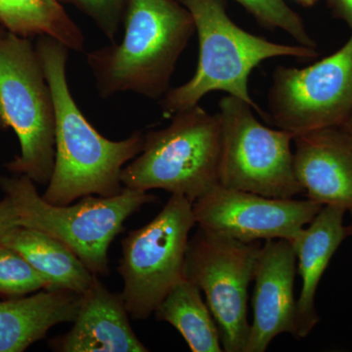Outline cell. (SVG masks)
<instances>
[{"label": "cell", "instance_id": "15", "mask_svg": "<svg viewBox=\"0 0 352 352\" xmlns=\"http://www.w3.org/2000/svg\"><path fill=\"white\" fill-rule=\"evenodd\" d=\"M344 208L323 206L320 212L291 241L296 256V274L302 278L296 300V339L307 338L320 321L315 296L324 273L340 245L352 235L344 224Z\"/></svg>", "mask_w": 352, "mask_h": 352}, {"label": "cell", "instance_id": "28", "mask_svg": "<svg viewBox=\"0 0 352 352\" xmlns=\"http://www.w3.org/2000/svg\"><path fill=\"white\" fill-rule=\"evenodd\" d=\"M349 212H351V219H352V210H349ZM351 227H352V222H351Z\"/></svg>", "mask_w": 352, "mask_h": 352}, {"label": "cell", "instance_id": "3", "mask_svg": "<svg viewBox=\"0 0 352 352\" xmlns=\"http://www.w3.org/2000/svg\"><path fill=\"white\" fill-rule=\"evenodd\" d=\"M193 17L199 38V61L188 82L170 88L160 106L163 115L175 113L199 105L212 91H223L249 104L264 119L263 112L252 98L249 78L261 62L276 57L314 59L317 50L272 43L254 36L235 24L226 12L224 0H178Z\"/></svg>", "mask_w": 352, "mask_h": 352}, {"label": "cell", "instance_id": "6", "mask_svg": "<svg viewBox=\"0 0 352 352\" xmlns=\"http://www.w3.org/2000/svg\"><path fill=\"white\" fill-rule=\"evenodd\" d=\"M56 113L52 91L36 45L0 32V127L11 129L20 154L6 164L15 175L47 186L55 164Z\"/></svg>", "mask_w": 352, "mask_h": 352}, {"label": "cell", "instance_id": "20", "mask_svg": "<svg viewBox=\"0 0 352 352\" xmlns=\"http://www.w3.org/2000/svg\"><path fill=\"white\" fill-rule=\"evenodd\" d=\"M251 14L264 29L281 30L300 45L317 50V44L307 32L300 14L285 0H234Z\"/></svg>", "mask_w": 352, "mask_h": 352}, {"label": "cell", "instance_id": "9", "mask_svg": "<svg viewBox=\"0 0 352 352\" xmlns=\"http://www.w3.org/2000/svg\"><path fill=\"white\" fill-rule=\"evenodd\" d=\"M261 249L259 242H241L201 227L189 238L183 276L205 294L223 351H245L249 288Z\"/></svg>", "mask_w": 352, "mask_h": 352}, {"label": "cell", "instance_id": "10", "mask_svg": "<svg viewBox=\"0 0 352 352\" xmlns=\"http://www.w3.org/2000/svg\"><path fill=\"white\" fill-rule=\"evenodd\" d=\"M268 122L294 136L342 126L352 113V36L307 68L279 66L268 92Z\"/></svg>", "mask_w": 352, "mask_h": 352}, {"label": "cell", "instance_id": "23", "mask_svg": "<svg viewBox=\"0 0 352 352\" xmlns=\"http://www.w3.org/2000/svg\"><path fill=\"white\" fill-rule=\"evenodd\" d=\"M16 226H21L19 214L12 201L4 196L0 201V237Z\"/></svg>", "mask_w": 352, "mask_h": 352}, {"label": "cell", "instance_id": "11", "mask_svg": "<svg viewBox=\"0 0 352 352\" xmlns=\"http://www.w3.org/2000/svg\"><path fill=\"white\" fill-rule=\"evenodd\" d=\"M322 208L310 199L270 198L221 185L193 203L199 227L245 243L277 239L291 242Z\"/></svg>", "mask_w": 352, "mask_h": 352}, {"label": "cell", "instance_id": "16", "mask_svg": "<svg viewBox=\"0 0 352 352\" xmlns=\"http://www.w3.org/2000/svg\"><path fill=\"white\" fill-rule=\"evenodd\" d=\"M80 296L64 289H41L0 302V352H23L50 329L75 321Z\"/></svg>", "mask_w": 352, "mask_h": 352}, {"label": "cell", "instance_id": "26", "mask_svg": "<svg viewBox=\"0 0 352 352\" xmlns=\"http://www.w3.org/2000/svg\"><path fill=\"white\" fill-rule=\"evenodd\" d=\"M303 7H312L318 2V0H295Z\"/></svg>", "mask_w": 352, "mask_h": 352}, {"label": "cell", "instance_id": "19", "mask_svg": "<svg viewBox=\"0 0 352 352\" xmlns=\"http://www.w3.org/2000/svg\"><path fill=\"white\" fill-rule=\"evenodd\" d=\"M179 332L193 352L223 351L219 329L201 289L184 276L173 286L154 312Z\"/></svg>", "mask_w": 352, "mask_h": 352}, {"label": "cell", "instance_id": "8", "mask_svg": "<svg viewBox=\"0 0 352 352\" xmlns=\"http://www.w3.org/2000/svg\"><path fill=\"white\" fill-rule=\"evenodd\" d=\"M196 224L193 203L171 195L154 219L122 240L120 295L132 318H149L183 278L189 234Z\"/></svg>", "mask_w": 352, "mask_h": 352}, {"label": "cell", "instance_id": "2", "mask_svg": "<svg viewBox=\"0 0 352 352\" xmlns=\"http://www.w3.org/2000/svg\"><path fill=\"white\" fill-rule=\"evenodd\" d=\"M124 34L90 51L87 62L102 98L132 92L156 100L170 89L178 59L196 32L178 0H129Z\"/></svg>", "mask_w": 352, "mask_h": 352}, {"label": "cell", "instance_id": "7", "mask_svg": "<svg viewBox=\"0 0 352 352\" xmlns=\"http://www.w3.org/2000/svg\"><path fill=\"white\" fill-rule=\"evenodd\" d=\"M254 111L231 95L219 102V185L270 198H295L303 193L294 170L295 136L263 126Z\"/></svg>", "mask_w": 352, "mask_h": 352}, {"label": "cell", "instance_id": "12", "mask_svg": "<svg viewBox=\"0 0 352 352\" xmlns=\"http://www.w3.org/2000/svg\"><path fill=\"white\" fill-rule=\"evenodd\" d=\"M296 256L292 243L283 239L266 241L254 272V319L245 352L266 351L281 333L296 336Z\"/></svg>", "mask_w": 352, "mask_h": 352}, {"label": "cell", "instance_id": "14", "mask_svg": "<svg viewBox=\"0 0 352 352\" xmlns=\"http://www.w3.org/2000/svg\"><path fill=\"white\" fill-rule=\"evenodd\" d=\"M124 298L95 275L80 296V308L68 333L51 340L60 352H147L129 322Z\"/></svg>", "mask_w": 352, "mask_h": 352}, {"label": "cell", "instance_id": "22", "mask_svg": "<svg viewBox=\"0 0 352 352\" xmlns=\"http://www.w3.org/2000/svg\"><path fill=\"white\" fill-rule=\"evenodd\" d=\"M87 15L102 34L116 43L124 24L129 0H64Z\"/></svg>", "mask_w": 352, "mask_h": 352}, {"label": "cell", "instance_id": "5", "mask_svg": "<svg viewBox=\"0 0 352 352\" xmlns=\"http://www.w3.org/2000/svg\"><path fill=\"white\" fill-rule=\"evenodd\" d=\"M219 113L197 105L171 117L164 129L145 133L142 151L122 171L126 188L162 189L194 203L219 185Z\"/></svg>", "mask_w": 352, "mask_h": 352}, {"label": "cell", "instance_id": "4", "mask_svg": "<svg viewBox=\"0 0 352 352\" xmlns=\"http://www.w3.org/2000/svg\"><path fill=\"white\" fill-rule=\"evenodd\" d=\"M0 175V189L12 201L21 226L52 236L69 248L90 272L106 276L109 249L126 220L157 197L126 188L118 195L82 197L76 204L56 206L39 195L36 183L25 175Z\"/></svg>", "mask_w": 352, "mask_h": 352}, {"label": "cell", "instance_id": "21", "mask_svg": "<svg viewBox=\"0 0 352 352\" xmlns=\"http://www.w3.org/2000/svg\"><path fill=\"white\" fill-rule=\"evenodd\" d=\"M50 289L43 275L19 252L0 243V296L20 298Z\"/></svg>", "mask_w": 352, "mask_h": 352}, {"label": "cell", "instance_id": "24", "mask_svg": "<svg viewBox=\"0 0 352 352\" xmlns=\"http://www.w3.org/2000/svg\"><path fill=\"white\" fill-rule=\"evenodd\" d=\"M333 17L346 23L352 30V0H327Z\"/></svg>", "mask_w": 352, "mask_h": 352}, {"label": "cell", "instance_id": "17", "mask_svg": "<svg viewBox=\"0 0 352 352\" xmlns=\"http://www.w3.org/2000/svg\"><path fill=\"white\" fill-rule=\"evenodd\" d=\"M0 243L19 252L43 275L50 289L82 295L95 276L69 248L43 231L16 226L0 237Z\"/></svg>", "mask_w": 352, "mask_h": 352}, {"label": "cell", "instance_id": "1", "mask_svg": "<svg viewBox=\"0 0 352 352\" xmlns=\"http://www.w3.org/2000/svg\"><path fill=\"white\" fill-rule=\"evenodd\" d=\"M52 91L56 113L55 164L43 198L66 206L88 195L112 197L124 190L122 171L142 151L145 133L124 140L104 138L88 122L72 95L67 80L69 50L48 36L36 44Z\"/></svg>", "mask_w": 352, "mask_h": 352}, {"label": "cell", "instance_id": "27", "mask_svg": "<svg viewBox=\"0 0 352 352\" xmlns=\"http://www.w3.org/2000/svg\"><path fill=\"white\" fill-rule=\"evenodd\" d=\"M2 31H4V29L1 27V25H0V32H1Z\"/></svg>", "mask_w": 352, "mask_h": 352}, {"label": "cell", "instance_id": "18", "mask_svg": "<svg viewBox=\"0 0 352 352\" xmlns=\"http://www.w3.org/2000/svg\"><path fill=\"white\" fill-rule=\"evenodd\" d=\"M0 25L22 38L48 36L69 50H85L82 30L60 0H0Z\"/></svg>", "mask_w": 352, "mask_h": 352}, {"label": "cell", "instance_id": "25", "mask_svg": "<svg viewBox=\"0 0 352 352\" xmlns=\"http://www.w3.org/2000/svg\"><path fill=\"white\" fill-rule=\"evenodd\" d=\"M340 127H342L344 131H346L349 134H351V135H352V113Z\"/></svg>", "mask_w": 352, "mask_h": 352}, {"label": "cell", "instance_id": "13", "mask_svg": "<svg viewBox=\"0 0 352 352\" xmlns=\"http://www.w3.org/2000/svg\"><path fill=\"white\" fill-rule=\"evenodd\" d=\"M294 170L307 199L352 210V135L333 126L294 138Z\"/></svg>", "mask_w": 352, "mask_h": 352}]
</instances>
